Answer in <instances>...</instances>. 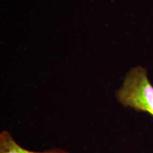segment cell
Instances as JSON below:
<instances>
[{"label": "cell", "mask_w": 153, "mask_h": 153, "mask_svg": "<svg viewBox=\"0 0 153 153\" xmlns=\"http://www.w3.org/2000/svg\"><path fill=\"white\" fill-rule=\"evenodd\" d=\"M116 95L118 102L124 107L148 113L153 117V86L143 67L133 68L128 72Z\"/></svg>", "instance_id": "1"}, {"label": "cell", "mask_w": 153, "mask_h": 153, "mask_svg": "<svg viewBox=\"0 0 153 153\" xmlns=\"http://www.w3.org/2000/svg\"><path fill=\"white\" fill-rule=\"evenodd\" d=\"M0 153H70L61 149H51L44 152H33L23 148L14 140L8 131L0 134Z\"/></svg>", "instance_id": "2"}]
</instances>
